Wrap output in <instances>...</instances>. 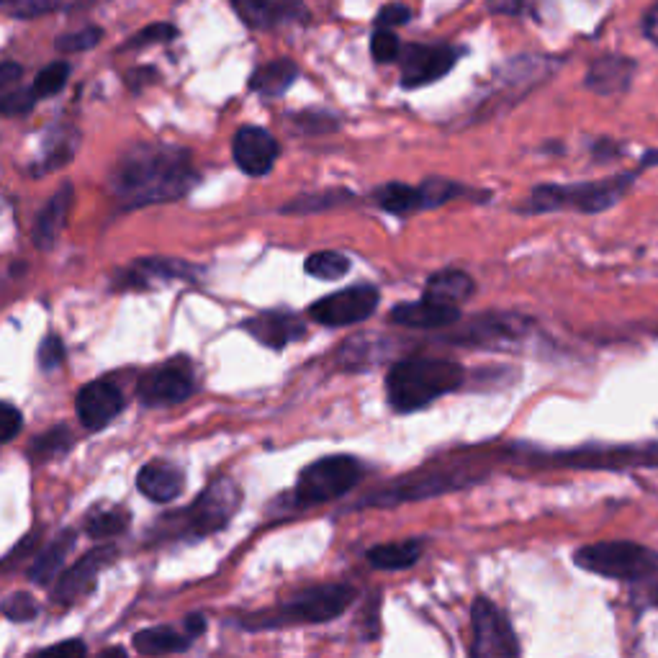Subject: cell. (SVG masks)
Here are the masks:
<instances>
[{
	"mask_svg": "<svg viewBox=\"0 0 658 658\" xmlns=\"http://www.w3.org/2000/svg\"><path fill=\"white\" fill-rule=\"evenodd\" d=\"M196 180L188 150L173 144H137L116 162L111 188L126 206H150L183 198Z\"/></svg>",
	"mask_w": 658,
	"mask_h": 658,
	"instance_id": "6da1fadb",
	"label": "cell"
},
{
	"mask_svg": "<svg viewBox=\"0 0 658 658\" xmlns=\"http://www.w3.org/2000/svg\"><path fill=\"white\" fill-rule=\"evenodd\" d=\"M466 383L461 363L448 358H404L391 365L386 376L389 404L399 414L419 412L432 401L453 394Z\"/></svg>",
	"mask_w": 658,
	"mask_h": 658,
	"instance_id": "7a4b0ae2",
	"label": "cell"
},
{
	"mask_svg": "<svg viewBox=\"0 0 658 658\" xmlns=\"http://www.w3.org/2000/svg\"><path fill=\"white\" fill-rule=\"evenodd\" d=\"M641 173H620L612 178L592 180V183H571V186H561V183H545V186L533 188V193L527 196L522 204V214H551V211H581V214H599L617 201H623L633 183Z\"/></svg>",
	"mask_w": 658,
	"mask_h": 658,
	"instance_id": "3957f363",
	"label": "cell"
},
{
	"mask_svg": "<svg viewBox=\"0 0 658 658\" xmlns=\"http://www.w3.org/2000/svg\"><path fill=\"white\" fill-rule=\"evenodd\" d=\"M355 589L347 584H322V587L304 589L296 594L291 602L278 607L276 612H263L255 615V620L245 623L250 630L283 628V625H312L329 623L340 617L347 607L353 605Z\"/></svg>",
	"mask_w": 658,
	"mask_h": 658,
	"instance_id": "277c9868",
	"label": "cell"
},
{
	"mask_svg": "<svg viewBox=\"0 0 658 658\" xmlns=\"http://www.w3.org/2000/svg\"><path fill=\"white\" fill-rule=\"evenodd\" d=\"M574 563L589 574L617 581H643L658 574V553L633 540H602L574 553Z\"/></svg>",
	"mask_w": 658,
	"mask_h": 658,
	"instance_id": "5b68a950",
	"label": "cell"
},
{
	"mask_svg": "<svg viewBox=\"0 0 658 658\" xmlns=\"http://www.w3.org/2000/svg\"><path fill=\"white\" fill-rule=\"evenodd\" d=\"M481 479H484V473L473 471V468H425V471H414L404 479L381 486L358 507H396L404 502H419V499L440 497L448 491L468 489V486L479 484Z\"/></svg>",
	"mask_w": 658,
	"mask_h": 658,
	"instance_id": "8992f818",
	"label": "cell"
},
{
	"mask_svg": "<svg viewBox=\"0 0 658 658\" xmlns=\"http://www.w3.org/2000/svg\"><path fill=\"white\" fill-rule=\"evenodd\" d=\"M242 502V491L240 486L234 484L232 479H216L214 484H209L204 489V494L186 509L180 512V517L175 520L173 533L168 535H193V538H204V535L219 533L229 525L237 509Z\"/></svg>",
	"mask_w": 658,
	"mask_h": 658,
	"instance_id": "52a82bcc",
	"label": "cell"
},
{
	"mask_svg": "<svg viewBox=\"0 0 658 658\" xmlns=\"http://www.w3.org/2000/svg\"><path fill=\"white\" fill-rule=\"evenodd\" d=\"M363 476V466L353 455H327L322 461H314L301 471L296 481V499L299 504H322L342 497Z\"/></svg>",
	"mask_w": 658,
	"mask_h": 658,
	"instance_id": "ba28073f",
	"label": "cell"
},
{
	"mask_svg": "<svg viewBox=\"0 0 658 658\" xmlns=\"http://www.w3.org/2000/svg\"><path fill=\"white\" fill-rule=\"evenodd\" d=\"M473 646L471 656L476 658H515L522 648L517 641L515 628L509 625L507 615L491 599L479 597L471 607Z\"/></svg>",
	"mask_w": 658,
	"mask_h": 658,
	"instance_id": "9c48e42d",
	"label": "cell"
},
{
	"mask_svg": "<svg viewBox=\"0 0 658 658\" xmlns=\"http://www.w3.org/2000/svg\"><path fill=\"white\" fill-rule=\"evenodd\" d=\"M533 327L535 322L525 317V314L489 312L471 319L466 327L453 332L448 342L463 347H491V350H499V347L517 345V342L525 340L533 332Z\"/></svg>",
	"mask_w": 658,
	"mask_h": 658,
	"instance_id": "30bf717a",
	"label": "cell"
},
{
	"mask_svg": "<svg viewBox=\"0 0 658 658\" xmlns=\"http://www.w3.org/2000/svg\"><path fill=\"white\" fill-rule=\"evenodd\" d=\"M196 391L193 373L183 360H170L142 373L137 381V396L144 407H173L191 399Z\"/></svg>",
	"mask_w": 658,
	"mask_h": 658,
	"instance_id": "8fae6325",
	"label": "cell"
},
{
	"mask_svg": "<svg viewBox=\"0 0 658 658\" xmlns=\"http://www.w3.org/2000/svg\"><path fill=\"white\" fill-rule=\"evenodd\" d=\"M378 301H381L378 288L353 286L314 301L309 312L322 327H350V324H360L363 319L371 317L376 312Z\"/></svg>",
	"mask_w": 658,
	"mask_h": 658,
	"instance_id": "7c38bea8",
	"label": "cell"
},
{
	"mask_svg": "<svg viewBox=\"0 0 658 658\" xmlns=\"http://www.w3.org/2000/svg\"><path fill=\"white\" fill-rule=\"evenodd\" d=\"M458 62V49L445 44H412L401 52V85L422 88L445 78Z\"/></svg>",
	"mask_w": 658,
	"mask_h": 658,
	"instance_id": "4fadbf2b",
	"label": "cell"
},
{
	"mask_svg": "<svg viewBox=\"0 0 658 658\" xmlns=\"http://www.w3.org/2000/svg\"><path fill=\"white\" fill-rule=\"evenodd\" d=\"M75 407H78V417L85 430L98 432L119 417L124 409V394L116 383L101 378V381L85 383L75 399Z\"/></svg>",
	"mask_w": 658,
	"mask_h": 658,
	"instance_id": "5bb4252c",
	"label": "cell"
},
{
	"mask_svg": "<svg viewBox=\"0 0 658 658\" xmlns=\"http://www.w3.org/2000/svg\"><path fill=\"white\" fill-rule=\"evenodd\" d=\"M114 558V545H101V548H93L90 553H85L72 569L65 571V576L57 579V584H54V599L62 602V605H72V602L83 599L90 589L96 587L98 574H101L106 566H111Z\"/></svg>",
	"mask_w": 658,
	"mask_h": 658,
	"instance_id": "9a60e30c",
	"label": "cell"
},
{
	"mask_svg": "<svg viewBox=\"0 0 658 658\" xmlns=\"http://www.w3.org/2000/svg\"><path fill=\"white\" fill-rule=\"evenodd\" d=\"M232 155L242 173L265 175L276 165L281 147H278L276 137L260 126H242L240 132L234 134Z\"/></svg>",
	"mask_w": 658,
	"mask_h": 658,
	"instance_id": "2e32d148",
	"label": "cell"
},
{
	"mask_svg": "<svg viewBox=\"0 0 658 658\" xmlns=\"http://www.w3.org/2000/svg\"><path fill=\"white\" fill-rule=\"evenodd\" d=\"M389 319L407 329H445L453 327L461 319V309L453 304L430 299V296H422L419 301H407V304L394 306Z\"/></svg>",
	"mask_w": 658,
	"mask_h": 658,
	"instance_id": "e0dca14e",
	"label": "cell"
},
{
	"mask_svg": "<svg viewBox=\"0 0 658 658\" xmlns=\"http://www.w3.org/2000/svg\"><path fill=\"white\" fill-rule=\"evenodd\" d=\"M155 281H198L196 265L173 258H142L124 270L119 286L147 288Z\"/></svg>",
	"mask_w": 658,
	"mask_h": 658,
	"instance_id": "ac0fdd59",
	"label": "cell"
},
{
	"mask_svg": "<svg viewBox=\"0 0 658 658\" xmlns=\"http://www.w3.org/2000/svg\"><path fill=\"white\" fill-rule=\"evenodd\" d=\"M247 335H252L265 347L281 350L288 342L299 340L304 335V322L291 312H260L242 324Z\"/></svg>",
	"mask_w": 658,
	"mask_h": 658,
	"instance_id": "d6986e66",
	"label": "cell"
},
{
	"mask_svg": "<svg viewBox=\"0 0 658 658\" xmlns=\"http://www.w3.org/2000/svg\"><path fill=\"white\" fill-rule=\"evenodd\" d=\"M635 78V62L630 57H617V54H607L599 57L589 65L587 72V85L597 96H617L630 88Z\"/></svg>",
	"mask_w": 658,
	"mask_h": 658,
	"instance_id": "ffe728a7",
	"label": "cell"
},
{
	"mask_svg": "<svg viewBox=\"0 0 658 658\" xmlns=\"http://www.w3.org/2000/svg\"><path fill=\"white\" fill-rule=\"evenodd\" d=\"M137 486L144 497L152 499V502H173L178 494H183L186 489V476L180 468H175L168 461H152L147 466H142L137 476Z\"/></svg>",
	"mask_w": 658,
	"mask_h": 658,
	"instance_id": "44dd1931",
	"label": "cell"
},
{
	"mask_svg": "<svg viewBox=\"0 0 658 658\" xmlns=\"http://www.w3.org/2000/svg\"><path fill=\"white\" fill-rule=\"evenodd\" d=\"M72 201H75V191H72L70 183H65L60 191L49 198L34 227V245L39 250H52L57 245L62 229L67 224V216H70Z\"/></svg>",
	"mask_w": 658,
	"mask_h": 658,
	"instance_id": "7402d4cb",
	"label": "cell"
},
{
	"mask_svg": "<svg viewBox=\"0 0 658 658\" xmlns=\"http://www.w3.org/2000/svg\"><path fill=\"white\" fill-rule=\"evenodd\" d=\"M234 6L247 24L258 26V29H268L281 21H299V18L306 21L304 6L294 0H278V3L276 0H234Z\"/></svg>",
	"mask_w": 658,
	"mask_h": 658,
	"instance_id": "603a6c76",
	"label": "cell"
},
{
	"mask_svg": "<svg viewBox=\"0 0 658 658\" xmlns=\"http://www.w3.org/2000/svg\"><path fill=\"white\" fill-rule=\"evenodd\" d=\"M75 540H78L75 538V530H62L60 535H54L52 543L44 551H39L36 561L31 563L29 579L36 581V584H52L57 574H60L65 558L75 548Z\"/></svg>",
	"mask_w": 658,
	"mask_h": 658,
	"instance_id": "cb8c5ba5",
	"label": "cell"
},
{
	"mask_svg": "<svg viewBox=\"0 0 658 658\" xmlns=\"http://www.w3.org/2000/svg\"><path fill=\"white\" fill-rule=\"evenodd\" d=\"M473 291H476L473 278L468 276V273H463V270H455V268L440 270V273L427 278V286H425V296L453 306H461L463 301L471 299Z\"/></svg>",
	"mask_w": 658,
	"mask_h": 658,
	"instance_id": "d4e9b609",
	"label": "cell"
},
{
	"mask_svg": "<svg viewBox=\"0 0 658 658\" xmlns=\"http://www.w3.org/2000/svg\"><path fill=\"white\" fill-rule=\"evenodd\" d=\"M193 643V635L178 633L170 625H160V628L139 630L134 635V648L142 656H168V653H183L188 651Z\"/></svg>",
	"mask_w": 658,
	"mask_h": 658,
	"instance_id": "484cf974",
	"label": "cell"
},
{
	"mask_svg": "<svg viewBox=\"0 0 658 658\" xmlns=\"http://www.w3.org/2000/svg\"><path fill=\"white\" fill-rule=\"evenodd\" d=\"M296 78H299V67H296L294 62L273 60L252 72L250 88L255 90V93H260V96L276 98L283 96V93L296 83Z\"/></svg>",
	"mask_w": 658,
	"mask_h": 658,
	"instance_id": "4316f807",
	"label": "cell"
},
{
	"mask_svg": "<svg viewBox=\"0 0 658 658\" xmlns=\"http://www.w3.org/2000/svg\"><path fill=\"white\" fill-rule=\"evenodd\" d=\"M422 556V540H401V543H383L368 551L371 566L381 571L409 569Z\"/></svg>",
	"mask_w": 658,
	"mask_h": 658,
	"instance_id": "83f0119b",
	"label": "cell"
},
{
	"mask_svg": "<svg viewBox=\"0 0 658 658\" xmlns=\"http://www.w3.org/2000/svg\"><path fill=\"white\" fill-rule=\"evenodd\" d=\"M373 201L389 214H412L422 209V193L419 186H407V183H386L376 188Z\"/></svg>",
	"mask_w": 658,
	"mask_h": 658,
	"instance_id": "f1b7e54d",
	"label": "cell"
},
{
	"mask_svg": "<svg viewBox=\"0 0 658 658\" xmlns=\"http://www.w3.org/2000/svg\"><path fill=\"white\" fill-rule=\"evenodd\" d=\"M129 522H132V517L124 507L98 509V512H90L85 520V533L90 538H114V535L124 533Z\"/></svg>",
	"mask_w": 658,
	"mask_h": 658,
	"instance_id": "f546056e",
	"label": "cell"
},
{
	"mask_svg": "<svg viewBox=\"0 0 658 658\" xmlns=\"http://www.w3.org/2000/svg\"><path fill=\"white\" fill-rule=\"evenodd\" d=\"M70 445H72V435L67 432L65 425H60L36 437L34 443L29 445V458L34 463H47L52 461V458L65 455L67 450H70Z\"/></svg>",
	"mask_w": 658,
	"mask_h": 658,
	"instance_id": "4dcf8cb0",
	"label": "cell"
},
{
	"mask_svg": "<svg viewBox=\"0 0 658 658\" xmlns=\"http://www.w3.org/2000/svg\"><path fill=\"white\" fill-rule=\"evenodd\" d=\"M304 268L309 276L319 278V281H340L342 276H347V270H350V260L335 250H324L314 252L312 258L306 260Z\"/></svg>",
	"mask_w": 658,
	"mask_h": 658,
	"instance_id": "1f68e13d",
	"label": "cell"
},
{
	"mask_svg": "<svg viewBox=\"0 0 658 658\" xmlns=\"http://www.w3.org/2000/svg\"><path fill=\"white\" fill-rule=\"evenodd\" d=\"M419 193H422V209H437V206L448 204L453 198L463 196L466 188L461 183H453V180L445 178H427L422 186H419Z\"/></svg>",
	"mask_w": 658,
	"mask_h": 658,
	"instance_id": "d6a6232c",
	"label": "cell"
},
{
	"mask_svg": "<svg viewBox=\"0 0 658 658\" xmlns=\"http://www.w3.org/2000/svg\"><path fill=\"white\" fill-rule=\"evenodd\" d=\"M345 198H353L347 191H324V193H309V196L294 198L291 204L283 206V214H312V211L332 209V206L342 204Z\"/></svg>",
	"mask_w": 658,
	"mask_h": 658,
	"instance_id": "836d02e7",
	"label": "cell"
},
{
	"mask_svg": "<svg viewBox=\"0 0 658 658\" xmlns=\"http://www.w3.org/2000/svg\"><path fill=\"white\" fill-rule=\"evenodd\" d=\"M67 78H70V65H67V62H52V65H47L39 75H36L31 88H34L36 98L57 96V93L67 85Z\"/></svg>",
	"mask_w": 658,
	"mask_h": 658,
	"instance_id": "e575fe53",
	"label": "cell"
},
{
	"mask_svg": "<svg viewBox=\"0 0 658 658\" xmlns=\"http://www.w3.org/2000/svg\"><path fill=\"white\" fill-rule=\"evenodd\" d=\"M101 39H103V31L96 29V26H90V29L72 31V34L60 36V39L54 42V47L60 49V52H88V49L96 47Z\"/></svg>",
	"mask_w": 658,
	"mask_h": 658,
	"instance_id": "d590c367",
	"label": "cell"
},
{
	"mask_svg": "<svg viewBox=\"0 0 658 658\" xmlns=\"http://www.w3.org/2000/svg\"><path fill=\"white\" fill-rule=\"evenodd\" d=\"M0 610H3V615H6L8 620H13V623H29V620L36 617V612H39V605H36V599L31 597V594L18 592L13 594V597H8Z\"/></svg>",
	"mask_w": 658,
	"mask_h": 658,
	"instance_id": "8d00e7d4",
	"label": "cell"
},
{
	"mask_svg": "<svg viewBox=\"0 0 658 658\" xmlns=\"http://www.w3.org/2000/svg\"><path fill=\"white\" fill-rule=\"evenodd\" d=\"M371 52H373V60L376 62H383V65H386V62H394L396 57L401 54V44H399V39H396L394 31L378 26V31H373Z\"/></svg>",
	"mask_w": 658,
	"mask_h": 658,
	"instance_id": "74e56055",
	"label": "cell"
},
{
	"mask_svg": "<svg viewBox=\"0 0 658 658\" xmlns=\"http://www.w3.org/2000/svg\"><path fill=\"white\" fill-rule=\"evenodd\" d=\"M34 103H36L34 88L13 90V93H6V96L0 98V114H3V116H24V114H29L31 108H34Z\"/></svg>",
	"mask_w": 658,
	"mask_h": 658,
	"instance_id": "f35d334b",
	"label": "cell"
},
{
	"mask_svg": "<svg viewBox=\"0 0 658 658\" xmlns=\"http://www.w3.org/2000/svg\"><path fill=\"white\" fill-rule=\"evenodd\" d=\"M65 360V345L57 335H47L44 342L39 345V365H42V371H54L57 365H62Z\"/></svg>",
	"mask_w": 658,
	"mask_h": 658,
	"instance_id": "ab89813d",
	"label": "cell"
},
{
	"mask_svg": "<svg viewBox=\"0 0 658 658\" xmlns=\"http://www.w3.org/2000/svg\"><path fill=\"white\" fill-rule=\"evenodd\" d=\"M21 427H24L21 412L13 404H8V401H0V443L13 440L21 432Z\"/></svg>",
	"mask_w": 658,
	"mask_h": 658,
	"instance_id": "60d3db41",
	"label": "cell"
},
{
	"mask_svg": "<svg viewBox=\"0 0 658 658\" xmlns=\"http://www.w3.org/2000/svg\"><path fill=\"white\" fill-rule=\"evenodd\" d=\"M175 36H178V29H175L173 24H152V26H147V29L139 31L132 42H129V47H144V44L170 42V39H175Z\"/></svg>",
	"mask_w": 658,
	"mask_h": 658,
	"instance_id": "b9f144b4",
	"label": "cell"
},
{
	"mask_svg": "<svg viewBox=\"0 0 658 658\" xmlns=\"http://www.w3.org/2000/svg\"><path fill=\"white\" fill-rule=\"evenodd\" d=\"M409 18H412V11L407 6H401V3H391V6H383L381 13H378V26L383 29H394V26L407 24Z\"/></svg>",
	"mask_w": 658,
	"mask_h": 658,
	"instance_id": "7bdbcfd3",
	"label": "cell"
},
{
	"mask_svg": "<svg viewBox=\"0 0 658 658\" xmlns=\"http://www.w3.org/2000/svg\"><path fill=\"white\" fill-rule=\"evenodd\" d=\"M643 34H646L648 42L658 47V3H653L646 16H643Z\"/></svg>",
	"mask_w": 658,
	"mask_h": 658,
	"instance_id": "ee69618b",
	"label": "cell"
},
{
	"mask_svg": "<svg viewBox=\"0 0 658 658\" xmlns=\"http://www.w3.org/2000/svg\"><path fill=\"white\" fill-rule=\"evenodd\" d=\"M85 651H88V648H85V643L65 641V643H57V646L44 648L42 653H49V656H52V653H70V656H85Z\"/></svg>",
	"mask_w": 658,
	"mask_h": 658,
	"instance_id": "f6af8a7d",
	"label": "cell"
},
{
	"mask_svg": "<svg viewBox=\"0 0 658 658\" xmlns=\"http://www.w3.org/2000/svg\"><path fill=\"white\" fill-rule=\"evenodd\" d=\"M21 78V65L16 62H0V88L16 83Z\"/></svg>",
	"mask_w": 658,
	"mask_h": 658,
	"instance_id": "bcb514c9",
	"label": "cell"
},
{
	"mask_svg": "<svg viewBox=\"0 0 658 658\" xmlns=\"http://www.w3.org/2000/svg\"><path fill=\"white\" fill-rule=\"evenodd\" d=\"M186 630L193 635V638H198V635L206 630V617L204 615H188L186 617Z\"/></svg>",
	"mask_w": 658,
	"mask_h": 658,
	"instance_id": "7dc6e473",
	"label": "cell"
},
{
	"mask_svg": "<svg viewBox=\"0 0 658 658\" xmlns=\"http://www.w3.org/2000/svg\"><path fill=\"white\" fill-rule=\"evenodd\" d=\"M8 3H11V0H0V6H8Z\"/></svg>",
	"mask_w": 658,
	"mask_h": 658,
	"instance_id": "c3c4849f",
	"label": "cell"
}]
</instances>
